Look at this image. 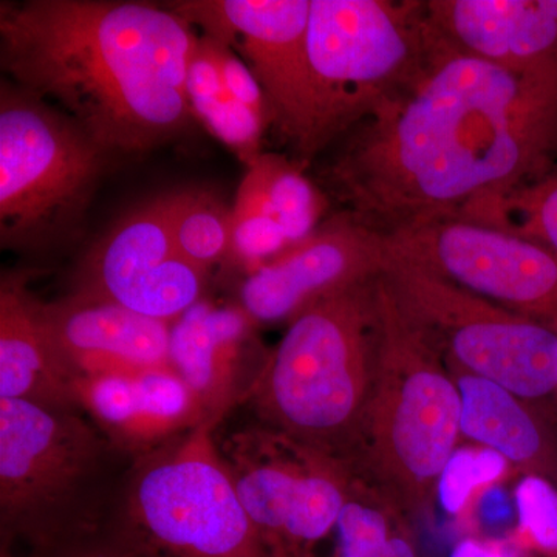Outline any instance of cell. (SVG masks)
<instances>
[{"mask_svg":"<svg viewBox=\"0 0 557 557\" xmlns=\"http://www.w3.org/2000/svg\"><path fill=\"white\" fill-rule=\"evenodd\" d=\"M497 230L509 231L557 255V177L537 180L512 194Z\"/></svg>","mask_w":557,"mask_h":557,"instance_id":"cell-25","label":"cell"},{"mask_svg":"<svg viewBox=\"0 0 557 557\" xmlns=\"http://www.w3.org/2000/svg\"><path fill=\"white\" fill-rule=\"evenodd\" d=\"M109 153L49 102L0 84V244L38 251L84 218Z\"/></svg>","mask_w":557,"mask_h":557,"instance_id":"cell-8","label":"cell"},{"mask_svg":"<svg viewBox=\"0 0 557 557\" xmlns=\"http://www.w3.org/2000/svg\"><path fill=\"white\" fill-rule=\"evenodd\" d=\"M381 277L465 372L527 399L545 397L557 386L556 330L403 260L391 258Z\"/></svg>","mask_w":557,"mask_h":557,"instance_id":"cell-9","label":"cell"},{"mask_svg":"<svg viewBox=\"0 0 557 557\" xmlns=\"http://www.w3.org/2000/svg\"><path fill=\"white\" fill-rule=\"evenodd\" d=\"M219 423L134 460L101 536L141 557H271L214 442Z\"/></svg>","mask_w":557,"mask_h":557,"instance_id":"cell-6","label":"cell"},{"mask_svg":"<svg viewBox=\"0 0 557 557\" xmlns=\"http://www.w3.org/2000/svg\"><path fill=\"white\" fill-rule=\"evenodd\" d=\"M2 557H20V556L10 555V553L2 552Z\"/></svg>","mask_w":557,"mask_h":557,"instance_id":"cell-33","label":"cell"},{"mask_svg":"<svg viewBox=\"0 0 557 557\" xmlns=\"http://www.w3.org/2000/svg\"><path fill=\"white\" fill-rule=\"evenodd\" d=\"M39 313L53 357L72 387L100 376L172 369L170 322L79 293L40 302Z\"/></svg>","mask_w":557,"mask_h":557,"instance_id":"cell-15","label":"cell"},{"mask_svg":"<svg viewBox=\"0 0 557 557\" xmlns=\"http://www.w3.org/2000/svg\"><path fill=\"white\" fill-rule=\"evenodd\" d=\"M256 321L242 306L200 299L172 322L171 366L209 420L249 398L269 355L260 354Z\"/></svg>","mask_w":557,"mask_h":557,"instance_id":"cell-16","label":"cell"},{"mask_svg":"<svg viewBox=\"0 0 557 557\" xmlns=\"http://www.w3.org/2000/svg\"><path fill=\"white\" fill-rule=\"evenodd\" d=\"M172 239L190 265L208 273L228 258L233 207L203 188L163 194Z\"/></svg>","mask_w":557,"mask_h":557,"instance_id":"cell-22","label":"cell"},{"mask_svg":"<svg viewBox=\"0 0 557 557\" xmlns=\"http://www.w3.org/2000/svg\"><path fill=\"white\" fill-rule=\"evenodd\" d=\"M281 432L248 431L223 445L234 485L271 557H311L347 502L329 454L300 445L289 460Z\"/></svg>","mask_w":557,"mask_h":557,"instance_id":"cell-11","label":"cell"},{"mask_svg":"<svg viewBox=\"0 0 557 557\" xmlns=\"http://www.w3.org/2000/svg\"><path fill=\"white\" fill-rule=\"evenodd\" d=\"M449 557H508L502 549L482 544L474 539H465L458 542Z\"/></svg>","mask_w":557,"mask_h":557,"instance_id":"cell-32","label":"cell"},{"mask_svg":"<svg viewBox=\"0 0 557 557\" xmlns=\"http://www.w3.org/2000/svg\"><path fill=\"white\" fill-rule=\"evenodd\" d=\"M432 33L423 69L324 172L341 212L387 237L449 219L491 226L557 153V61L518 72Z\"/></svg>","mask_w":557,"mask_h":557,"instance_id":"cell-1","label":"cell"},{"mask_svg":"<svg viewBox=\"0 0 557 557\" xmlns=\"http://www.w3.org/2000/svg\"><path fill=\"white\" fill-rule=\"evenodd\" d=\"M311 0H182L177 16L230 47L248 65L269 102L271 126L311 160L314 90L309 58Z\"/></svg>","mask_w":557,"mask_h":557,"instance_id":"cell-10","label":"cell"},{"mask_svg":"<svg viewBox=\"0 0 557 557\" xmlns=\"http://www.w3.org/2000/svg\"><path fill=\"white\" fill-rule=\"evenodd\" d=\"M376 299L379 361L359 443L380 480L405 504L421 507L456 453L460 391L442 348L381 276Z\"/></svg>","mask_w":557,"mask_h":557,"instance_id":"cell-5","label":"cell"},{"mask_svg":"<svg viewBox=\"0 0 557 557\" xmlns=\"http://www.w3.org/2000/svg\"><path fill=\"white\" fill-rule=\"evenodd\" d=\"M197 35L170 9L132 0L0 7V67L64 112L109 156H137L188 131Z\"/></svg>","mask_w":557,"mask_h":557,"instance_id":"cell-2","label":"cell"},{"mask_svg":"<svg viewBox=\"0 0 557 557\" xmlns=\"http://www.w3.org/2000/svg\"><path fill=\"white\" fill-rule=\"evenodd\" d=\"M520 527L539 547L557 552V491L536 475H528L516 490Z\"/></svg>","mask_w":557,"mask_h":557,"instance_id":"cell-28","label":"cell"},{"mask_svg":"<svg viewBox=\"0 0 557 557\" xmlns=\"http://www.w3.org/2000/svg\"><path fill=\"white\" fill-rule=\"evenodd\" d=\"M507 465V458L490 448L456 450L438 478V500L443 509L449 515L460 512L472 491L500 478Z\"/></svg>","mask_w":557,"mask_h":557,"instance_id":"cell-26","label":"cell"},{"mask_svg":"<svg viewBox=\"0 0 557 557\" xmlns=\"http://www.w3.org/2000/svg\"><path fill=\"white\" fill-rule=\"evenodd\" d=\"M259 160L265 171L274 218L289 244L307 239L324 222L322 218L329 208L327 194L304 174L299 161L277 153H262Z\"/></svg>","mask_w":557,"mask_h":557,"instance_id":"cell-23","label":"cell"},{"mask_svg":"<svg viewBox=\"0 0 557 557\" xmlns=\"http://www.w3.org/2000/svg\"><path fill=\"white\" fill-rule=\"evenodd\" d=\"M391 258L387 236L338 212L307 239L247 274L240 306L256 322H289L318 300L380 277Z\"/></svg>","mask_w":557,"mask_h":557,"instance_id":"cell-14","label":"cell"},{"mask_svg":"<svg viewBox=\"0 0 557 557\" xmlns=\"http://www.w3.org/2000/svg\"><path fill=\"white\" fill-rule=\"evenodd\" d=\"M432 44L426 2L311 0V160L408 86Z\"/></svg>","mask_w":557,"mask_h":557,"instance_id":"cell-7","label":"cell"},{"mask_svg":"<svg viewBox=\"0 0 557 557\" xmlns=\"http://www.w3.org/2000/svg\"><path fill=\"white\" fill-rule=\"evenodd\" d=\"M479 511L482 519L490 525L507 522L512 516L507 494L498 487H491L483 494L480 498Z\"/></svg>","mask_w":557,"mask_h":557,"instance_id":"cell-31","label":"cell"},{"mask_svg":"<svg viewBox=\"0 0 557 557\" xmlns=\"http://www.w3.org/2000/svg\"><path fill=\"white\" fill-rule=\"evenodd\" d=\"M211 40L212 50H214L215 60L219 62L220 73H222L226 89L242 104L269 120L271 126L269 102H267L262 87L259 86L258 79L255 78L251 70L240 60L239 54L234 53L230 47L223 46L218 40Z\"/></svg>","mask_w":557,"mask_h":557,"instance_id":"cell-29","label":"cell"},{"mask_svg":"<svg viewBox=\"0 0 557 557\" xmlns=\"http://www.w3.org/2000/svg\"><path fill=\"white\" fill-rule=\"evenodd\" d=\"M432 30L454 50L522 70L557 61L555 0H434Z\"/></svg>","mask_w":557,"mask_h":557,"instance_id":"cell-18","label":"cell"},{"mask_svg":"<svg viewBox=\"0 0 557 557\" xmlns=\"http://www.w3.org/2000/svg\"><path fill=\"white\" fill-rule=\"evenodd\" d=\"M292 247L284 230L270 215H233L228 258L247 274L281 256Z\"/></svg>","mask_w":557,"mask_h":557,"instance_id":"cell-27","label":"cell"},{"mask_svg":"<svg viewBox=\"0 0 557 557\" xmlns=\"http://www.w3.org/2000/svg\"><path fill=\"white\" fill-rule=\"evenodd\" d=\"M205 278L175 247L160 196L132 209L91 245L73 293L172 324L203 299Z\"/></svg>","mask_w":557,"mask_h":557,"instance_id":"cell-13","label":"cell"},{"mask_svg":"<svg viewBox=\"0 0 557 557\" xmlns=\"http://www.w3.org/2000/svg\"><path fill=\"white\" fill-rule=\"evenodd\" d=\"M376 281L288 322L249 395L273 431L329 456L359 443L379 361Z\"/></svg>","mask_w":557,"mask_h":557,"instance_id":"cell-3","label":"cell"},{"mask_svg":"<svg viewBox=\"0 0 557 557\" xmlns=\"http://www.w3.org/2000/svg\"><path fill=\"white\" fill-rule=\"evenodd\" d=\"M113 448L81 409L0 398L2 552L49 557L101 536Z\"/></svg>","mask_w":557,"mask_h":557,"instance_id":"cell-4","label":"cell"},{"mask_svg":"<svg viewBox=\"0 0 557 557\" xmlns=\"http://www.w3.org/2000/svg\"><path fill=\"white\" fill-rule=\"evenodd\" d=\"M186 91L194 120L228 146L245 166L262 156V138L270 121L237 101L223 83L211 40L197 35L188 64Z\"/></svg>","mask_w":557,"mask_h":557,"instance_id":"cell-20","label":"cell"},{"mask_svg":"<svg viewBox=\"0 0 557 557\" xmlns=\"http://www.w3.org/2000/svg\"><path fill=\"white\" fill-rule=\"evenodd\" d=\"M49 557H141L129 552V549L121 547L115 542L104 536L91 539L76 547L64 549Z\"/></svg>","mask_w":557,"mask_h":557,"instance_id":"cell-30","label":"cell"},{"mask_svg":"<svg viewBox=\"0 0 557 557\" xmlns=\"http://www.w3.org/2000/svg\"><path fill=\"white\" fill-rule=\"evenodd\" d=\"M27 284L22 273L3 274L0 282V398L79 409L44 332L40 300Z\"/></svg>","mask_w":557,"mask_h":557,"instance_id":"cell-19","label":"cell"},{"mask_svg":"<svg viewBox=\"0 0 557 557\" xmlns=\"http://www.w3.org/2000/svg\"><path fill=\"white\" fill-rule=\"evenodd\" d=\"M388 239L392 258L522 317L557 325V255L536 242L463 219Z\"/></svg>","mask_w":557,"mask_h":557,"instance_id":"cell-12","label":"cell"},{"mask_svg":"<svg viewBox=\"0 0 557 557\" xmlns=\"http://www.w3.org/2000/svg\"><path fill=\"white\" fill-rule=\"evenodd\" d=\"M73 394L110 445L134 460L209 420L172 369L78 381Z\"/></svg>","mask_w":557,"mask_h":557,"instance_id":"cell-17","label":"cell"},{"mask_svg":"<svg viewBox=\"0 0 557 557\" xmlns=\"http://www.w3.org/2000/svg\"><path fill=\"white\" fill-rule=\"evenodd\" d=\"M333 557H417L408 539L392 536L379 509L347 498L335 528Z\"/></svg>","mask_w":557,"mask_h":557,"instance_id":"cell-24","label":"cell"},{"mask_svg":"<svg viewBox=\"0 0 557 557\" xmlns=\"http://www.w3.org/2000/svg\"><path fill=\"white\" fill-rule=\"evenodd\" d=\"M457 386L461 397V434L516 465H528L539 457L541 432L516 395L469 372L457 375Z\"/></svg>","mask_w":557,"mask_h":557,"instance_id":"cell-21","label":"cell"}]
</instances>
